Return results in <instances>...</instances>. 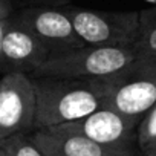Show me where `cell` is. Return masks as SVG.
Here are the masks:
<instances>
[{
	"instance_id": "obj_1",
	"label": "cell",
	"mask_w": 156,
	"mask_h": 156,
	"mask_svg": "<svg viewBox=\"0 0 156 156\" xmlns=\"http://www.w3.org/2000/svg\"><path fill=\"white\" fill-rule=\"evenodd\" d=\"M31 78L35 90V130L84 118L106 106L110 94L107 76Z\"/></svg>"
},
{
	"instance_id": "obj_2",
	"label": "cell",
	"mask_w": 156,
	"mask_h": 156,
	"mask_svg": "<svg viewBox=\"0 0 156 156\" xmlns=\"http://www.w3.org/2000/svg\"><path fill=\"white\" fill-rule=\"evenodd\" d=\"M139 46H90L84 44L63 52H55L31 76L55 78H101L126 67L138 54Z\"/></svg>"
},
{
	"instance_id": "obj_3",
	"label": "cell",
	"mask_w": 156,
	"mask_h": 156,
	"mask_svg": "<svg viewBox=\"0 0 156 156\" xmlns=\"http://www.w3.org/2000/svg\"><path fill=\"white\" fill-rule=\"evenodd\" d=\"M107 81L110 94L106 106L141 119L156 104V54L141 51Z\"/></svg>"
},
{
	"instance_id": "obj_4",
	"label": "cell",
	"mask_w": 156,
	"mask_h": 156,
	"mask_svg": "<svg viewBox=\"0 0 156 156\" xmlns=\"http://www.w3.org/2000/svg\"><path fill=\"white\" fill-rule=\"evenodd\" d=\"M84 44H135L139 35V11H97L73 5L60 6Z\"/></svg>"
},
{
	"instance_id": "obj_5",
	"label": "cell",
	"mask_w": 156,
	"mask_h": 156,
	"mask_svg": "<svg viewBox=\"0 0 156 156\" xmlns=\"http://www.w3.org/2000/svg\"><path fill=\"white\" fill-rule=\"evenodd\" d=\"M35 130V90L28 73L0 78V142L17 133Z\"/></svg>"
},
{
	"instance_id": "obj_6",
	"label": "cell",
	"mask_w": 156,
	"mask_h": 156,
	"mask_svg": "<svg viewBox=\"0 0 156 156\" xmlns=\"http://www.w3.org/2000/svg\"><path fill=\"white\" fill-rule=\"evenodd\" d=\"M12 17L31 31L51 54L84 46L60 6H29L16 11Z\"/></svg>"
},
{
	"instance_id": "obj_7",
	"label": "cell",
	"mask_w": 156,
	"mask_h": 156,
	"mask_svg": "<svg viewBox=\"0 0 156 156\" xmlns=\"http://www.w3.org/2000/svg\"><path fill=\"white\" fill-rule=\"evenodd\" d=\"M139 121V118L127 116L112 107L103 106L84 118L61 124L60 127L73 133H80L103 145L132 148L135 130L138 129Z\"/></svg>"
},
{
	"instance_id": "obj_8",
	"label": "cell",
	"mask_w": 156,
	"mask_h": 156,
	"mask_svg": "<svg viewBox=\"0 0 156 156\" xmlns=\"http://www.w3.org/2000/svg\"><path fill=\"white\" fill-rule=\"evenodd\" d=\"M51 55L48 48L12 16L9 17L0 52V73L32 75Z\"/></svg>"
},
{
	"instance_id": "obj_9",
	"label": "cell",
	"mask_w": 156,
	"mask_h": 156,
	"mask_svg": "<svg viewBox=\"0 0 156 156\" xmlns=\"http://www.w3.org/2000/svg\"><path fill=\"white\" fill-rule=\"evenodd\" d=\"M32 138L38 145H46L64 156H116L132 154L129 147H110L98 144L80 133L69 132L60 126L38 129L32 132Z\"/></svg>"
},
{
	"instance_id": "obj_10",
	"label": "cell",
	"mask_w": 156,
	"mask_h": 156,
	"mask_svg": "<svg viewBox=\"0 0 156 156\" xmlns=\"http://www.w3.org/2000/svg\"><path fill=\"white\" fill-rule=\"evenodd\" d=\"M136 44L144 52L156 54V5L139 11V35Z\"/></svg>"
},
{
	"instance_id": "obj_11",
	"label": "cell",
	"mask_w": 156,
	"mask_h": 156,
	"mask_svg": "<svg viewBox=\"0 0 156 156\" xmlns=\"http://www.w3.org/2000/svg\"><path fill=\"white\" fill-rule=\"evenodd\" d=\"M8 156H46L43 150L37 145L31 133H17L0 142Z\"/></svg>"
},
{
	"instance_id": "obj_12",
	"label": "cell",
	"mask_w": 156,
	"mask_h": 156,
	"mask_svg": "<svg viewBox=\"0 0 156 156\" xmlns=\"http://www.w3.org/2000/svg\"><path fill=\"white\" fill-rule=\"evenodd\" d=\"M136 141L142 153L156 142V104L141 118L136 129Z\"/></svg>"
},
{
	"instance_id": "obj_13",
	"label": "cell",
	"mask_w": 156,
	"mask_h": 156,
	"mask_svg": "<svg viewBox=\"0 0 156 156\" xmlns=\"http://www.w3.org/2000/svg\"><path fill=\"white\" fill-rule=\"evenodd\" d=\"M14 14L11 0H0V20H6Z\"/></svg>"
},
{
	"instance_id": "obj_14",
	"label": "cell",
	"mask_w": 156,
	"mask_h": 156,
	"mask_svg": "<svg viewBox=\"0 0 156 156\" xmlns=\"http://www.w3.org/2000/svg\"><path fill=\"white\" fill-rule=\"evenodd\" d=\"M38 145V144H37ZM41 150H43V153L46 154V156H64V154H61V153H58L57 150H54V148H51V147H46V145H38Z\"/></svg>"
},
{
	"instance_id": "obj_15",
	"label": "cell",
	"mask_w": 156,
	"mask_h": 156,
	"mask_svg": "<svg viewBox=\"0 0 156 156\" xmlns=\"http://www.w3.org/2000/svg\"><path fill=\"white\" fill-rule=\"evenodd\" d=\"M8 22H9V19H6V20H0V52H2V40H3L5 29H6V26H8Z\"/></svg>"
},
{
	"instance_id": "obj_16",
	"label": "cell",
	"mask_w": 156,
	"mask_h": 156,
	"mask_svg": "<svg viewBox=\"0 0 156 156\" xmlns=\"http://www.w3.org/2000/svg\"><path fill=\"white\" fill-rule=\"evenodd\" d=\"M150 151H156V142H154V144H153L150 148H147V150L144 151V154H145V153H150Z\"/></svg>"
},
{
	"instance_id": "obj_17",
	"label": "cell",
	"mask_w": 156,
	"mask_h": 156,
	"mask_svg": "<svg viewBox=\"0 0 156 156\" xmlns=\"http://www.w3.org/2000/svg\"><path fill=\"white\" fill-rule=\"evenodd\" d=\"M0 156H8V154H6V151H5L2 147H0Z\"/></svg>"
},
{
	"instance_id": "obj_18",
	"label": "cell",
	"mask_w": 156,
	"mask_h": 156,
	"mask_svg": "<svg viewBox=\"0 0 156 156\" xmlns=\"http://www.w3.org/2000/svg\"><path fill=\"white\" fill-rule=\"evenodd\" d=\"M144 2H147L150 5H156V0H144Z\"/></svg>"
},
{
	"instance_id": "obj_19",
	"label": "cell",
	"mask_w": 156,
	"mask_h": 156,
	"mask_svg": "<svg viewBox=\"0 0 156 156\" xmlns=\"http://www.w3.org/2000/svg\"><path fill=\"white\" fill-rule=\"evenodd\" d=\"M145 156H156V151H150V153H145Z\"/></svg>"
},
{
	"instance_id": "obj_20",
	"label": "cell",
	"mask_w": 156,
	"mask_h": 156,
	"mask_svg": "<svg viewBox=\"0 0 156 156\" xmlns=\"http://www.w3.org/2000/svg\"><path fill=\"white\" fill-rule=\"evenodd\" d=\"M116 156H132V154H116Z\"/></svg>"
},
{
	"instance_id": "obj_21",
	"label": "cell",
	"mask_w": 156,
	"mask_h": 156,
	"mask_svg": "<svg viewBox=\"0 0 156 156\" xmlns=\"http://www.w3.org/2000/svg\"><path fill=\"white\" fill-rule=\"evenodd\" d=\"M144 156H145V154H144Z\"/></svg>"
}]
</instances>
